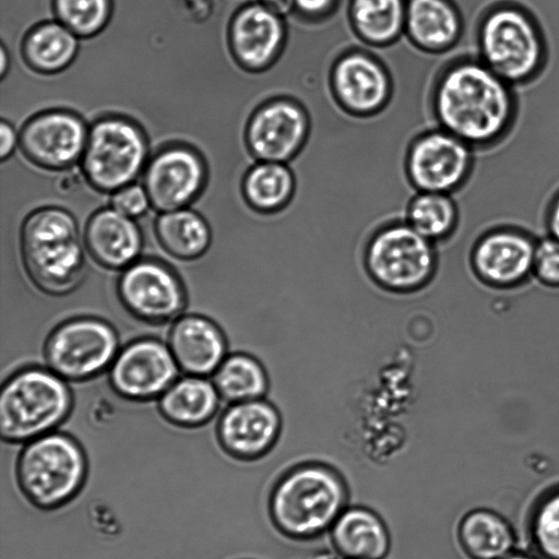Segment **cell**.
<instances>
[{
	"instance_id": "cell-3",
	"label": "cell",
	"mask_w": 559,
	"mask_h": 559,
	"mask_svg": "<svg viewBox=\"0 0 559 559\" xmlns=\"http://www.w3.org/2000/svg\"><path fill=\"white\" fill-rule=\"evenodd\" d=\"M15 481L24 499L44 512L71 503L84 489L88 460L81 443L63 432H48L20 451Z\"/></svg>"
},
{
	"instance_id": "cell-40",
	"label": "cell",
	"mask_w": 559,
	"mask_h": 559,
	"mask_svg": "<svg viewBox=\"0 0 559 559\" xmlns=\"http://www.w3.org/2000/svg\"><path fill=\"white\" fill-rule=\"evenodd\" d=\"M7 62H8L7 52H5L4 47L2 46L1 47V67H0L1 75H4V73H5V70H7V67H8Z\"/></svg>"
},
{
	"instance_id": "cell-22",
	"label": "cell",
	"mask_w": 559,
	"mask_h": 559,
	"mask_svg": "<svg viewBox=\"0 0 559 559\" xmlns=\"http://www.w3.org/2000/svg\"><path fill=\"white\" fill-rule=\"evenodd\" d=\"M333 549L342 559H384L391 550L389 528L373 510L347 507L330 528Z\"/></svg>"
},
{
	"instance_id": "cell-35",
	"label": "cell",
	"mask_w": 559,
	"mask_h": 559,
	"mask_svg": "<svg viewBox=\"0 0 559 559\" xmlns=\"http://www.w3.org/2000/svg\"><path fill=\"white\" fill-rule=\"evenodd\" d=\"M112 207L129 217L142 215L151 204L144 187L128 185L117 190L112 197Z\"/></svg>"
},
{
	"instance_id": "cell-39",
	"label": "cell",
	"mask_w": 559,
	"mask_h": 559,
	"mask_svg": "<svg viewBox=\"0 0 559 559\" xmlns=\"http://www.w3.org/2000/svg\"><path fill=\"white\" fill-rule=\"evenodd\" d=\"M283 17L295 11V0H257Z\"/></svg>"
},
{
	"instance_id": "cell-10",
	"label": "cell",
	"mask_w": 559,
	"mask_h": 559,
	"mask_svg": "<svg viewBox=\"0 0 559 559\" xmlns=\"http://www.w3.org/2000/svg\"><path fill=\"white\" fill-rule=\"evenodd\" d=\"M474 148L450 132L428 130L416 136L405 155V174L417 191H456L472 175Z\"/></svg>"
},
{
	"instance_id": "cell-17",
	"label": "cell",
	"mask_w": 559,
	"mask_h": 559,
	"mask_svg": "<svg viewBox=\"0 0 559 559\" xmlns=\"http://www.w3.org/2000/svg\"><path fill=\"white\" fill-rule=\"evenodd\" d=\"M205 168L189 147L170 146L158 152L144 174V189L151 205L162 212L182 209L201 192Z\"/></svg>"
},
{
	"instance_id": "cell-31",
	"label": "cell",
	"mask_w": 559,
	"mask_h": 559,
	"mask_svg": "<svg viewBox=\"0 0 559 559\" xmlns=\"http://www.w3.org/2000/svg\"><path fill=\"white\" fill-rule=\"evenodd\" d=\"M404 221L436 243L455 231L459 209L449 193L418 191L406 204Z\"/></svg>"
},
{
	"instance_id": "cell-36",
	"label": "cell",
	"mask_w": 559,
	"mask_h": 559,
	"mask_svg": "<svg viewBox=\"0 0 559 559\" xmlns=\"http://www.w3.org/2000/svg\"><path fill=\"white\" fill-rule=\"evenodd\" d=\"M338 0H295V12L308 20L328 17L337 7Z\"/></svg>"
},
{
	"instance_id": "cell-11",
	"label": "cell",
	"mask_w": 559,
	"mask_h": 559,
	"mask_svg": "<svg viewBox=\"0 0 559 559\" xmlns=\"http://www.w3.org/2000/svg\"><path fill=\"white\" fill-rule=\"evenodd\" d=\"M117 288L124 308L150 323H164L176 318L186 304L179 277L169 266L152 259L127 266Z\"/></svg>"
},
{
	"instance_id": "cell-4",
	"label": "cell",
	"mask_w": 559,
	"mask_h": 559,
	"mask_svg": "<svg viewBox=\"0 0 559 559\" xmlns=\"http://www.w3.org/2000/svg\"><path fill=\"white\" fill-rule=\"evenodd\" d=\"M21 253L28 276L47 294L64 295L84 276L78 224L63 209L44 207L27 216L21 230Z\"/></svg>"
},
{
	"instance_id": "cell-30",
	"label": "cell",
	"mask_w": 559,
	"mask_h": 559,
	"mask_svg": "<svg viewBox=\"0 0 559 559\" xmlns=\"http://www.w3.org/2000/svg\"><path fill=\"white\" fill-rule=\"evenodd\" d=\"M155 231L162 247L181 260L199 258L211 241L206 222L198 213L186 209L164 212L156 221Z\"/></svg>"
},
{
	"instance_id": "cell-13",
	"label": "cell",
	"mask_w": 559,
	"mask_h": 559,
	"mask_svg": "<svg viewBox=\"0 0 559 559\" xmlns=\"http://www.w3.org/2000/svg\"><path fill=\"white\" fill-rule=\"evenodd\" d=\"M178 368L169 347L154 338H141L117 354L109 380L119 395L146 401L160 396L175 382Z\"/></svg>"
},
{
	"instance_id": "cell-7",
	"label": "cell",
	"mask_w": 559,
	"mask_h": 559,
	"mask_svg": "<svg viewBox=\"0 0 559 559\" xmlns=\"http://www.w3.org/2000/svg\"><path fill=\"white\" fill-rule=\"evenodd\" d=\"M364 264L376 285L386 292L408 294L428 285L437 273L435 242L405 221L377 229L366 243Z\"/></svg>"
},
{
	"instance_id": "cell-37",
	"label": "cell",
	"mask_w": 559,
	"mask_h": 559,
	"mask_svg": "<svg viewBox=\"0 0 559 559\" xmlns=\"http://www.w3.org/2000/svg\"><path fill=\"white\" fill-rule=\"evenodd\" d=\"M16 140V133L12 126L2 121L0 124V156L2 160L11 155Z\"/></svg>"
},
{
	"instance_id": "cell-23",
	"label": "cell",
	"mask_w": 559,
	"mask_h": 559,
	"mask_svg": "<svg viewBox=\"0 0 559 559\" xmlns=\"http://www.w3.org/2000/svg\"><path fill=\"white\" fill-rule=\"evenodd\" d=\"M405 32L417 48L442 52L461 38L463 17L451 0H407Z\"/></svg>"
},
{
	"instance_id": "cell-8",
	"label": "cell",
	"mask_w": 559,
	"mask_h": 559,
	"mask_svg": "<svg viewBox=\"0 0 559 559\" xmlns=\"http://www.w3.org/2000/svg\"><path fill=\"white\" fill-rule=\"evenodd\" d=\"M146 154V141L138 126L124 118L106 117L88 131L82 168L96 189L117 191L140 174Z\"/></svg>"
},
{
	"instance_id": "cell-27",
	"label": "cell",
	"mask_w": 559,
	"mask_h": 559,
	"mask_svg": "<svg viewBox=\"0 0 559 559\" xmlns=\"http://www.w3.org/2000/svg\"><path fill=\"white\" fill-rule=\"evenodd\" d=\"M406 1L350 0L352 28L370 45H390L405 31Z\"/></svg>"
},
{
	"instance_id": "cell-34",
	"label": "cell",
	"mask_w": 559,
	"mask_h": 559,
	"mask_svg": "<svg viewBox=\"0 0 559 559\" xmlns=\"http://www.w3.org/2000/svg\"><path fill=\"white\" fill-rule=\"evenodd\" d=\"M533 275L549 287H559V240L551 236L536 241Z\"/></svg>"
},
{
	"instance_id": "cell-16",
	"label": "cell",
	"mask_w": 559,
	"mask_h": 559,
	"mask_svg": "<svg viewBox=\"0 0 559 559\" xmlns=\"http://www.w3.org/2000/svg\"><path fill=\"white\" fill-rule=\"evenodd\" d=\"M88 131L76 115L53 110L29 119L20 133V145L33 163L62 169L83 156Z\"/></svg>"
},
{
	"instance_id": "cell-1",
	"label": "cell",
	"mask_w": 559,
	"mask_h": 559,
	"mask_svg": "<svg viewBox=\"0 0 559 559\" xmlns=\"http://www.w3.org/2000/svg\"><path fill=\"white\" fill-rule=\"evenodd\" d=\"M513 87L477 57L453 61L439 74L432 92L439 127L474 150L499 144L516 121Z\"/></svg>"
},
{
	"instance_id": "cell-29",
	"label": "cell",
	"mask_w": 559,
	"mask_h": 559,
	"mask_svg": "<svg viewBox=\"0 0 559 559\" xmlns=\"http://www.w3.org/2000/svg\"><path fill=\"white\" fill-rule=\"evenodd\" d=\"M78 51V38L61 23L47 22L29 31L22 52L26 63L41 73H55L67 68Z\"/></svg>"
},
{
	"instance_id": "cell-32",
	"label": "cell",
	"mask_w": 559,
	"mask_h": 559,
	"mask_svg": "<svg viewBox=\"0 0 559 559\" xmlns=\"http://www.w3.org/2000/svg\"><path fill=\"white\" fill-rule=\"evenodd\" d=\"M528 528L536 550L545 559H559V487L536 502Z\"/></svg>"
},
{
	"instance_id": "cell-15",
	"label": "cell",
	"mask_w": 559,
	"mask_h": 559,
	"mask_svg": "<svg viewBox=\"0 0 559 559\" xmlns=\"http://www.w3.org/2000/svg\"><path fill=\"white\" fill-rule=\"evenodd\" d=\"M536 241L514 227H498L485 233L474 245L471 263L485 284L510 288L533 274Z\"/></svg>"
},
{
	"instance_id": "cell-26",
	"label": "cell",
	"mask_w": 559,
	"mask_h": 559,
	"mask_svg": "<svg viewBox=\"0 0 559 559\" xmlns=\"http://www.w3.org/2000/svg\"><path fill=\"white\" fill-rule=\"evenodd\" d=\"M296 185L294 171L287 163L258 160L245 175L242 192L255 211L271 214L288 204Z\"/></svg>"
},
{
	"instance_id": "cell-38",
	"label": "cell",
	"mask_w": 559,
	"mask_h": 559,
	"mask_svg": "<svg viewBox=\"0 0 559 559\" xmlns=\"http://www.w3.org/2000/svg\"><path fill=\"white\" fill-rule=\"evenodd\" d=\"M546 225L549 236L559 240V190L551 199L547 210Z\"/></svg>"
},
{
	"instance_id": "cell-25",
	"label": "cell",
	"mask_w": 559,
	"mask_h": 559,
	"mask_svg": "<svg viewBox=\"0 0 559 559\" xmlns=\"http://www.w3.org/2000/svg\"><path fill=\"white\" fill-rule=\"evenodd\" d=\"M464 552L472 559H502L515 545L513 528L497 512L475 509L464 515L457 528Z\"/></svg>"
},
{
	"instance_id": "cell-18",
	"label": "cell",
	"mask_w": 559,
	"mask_h": 559,
	"mask_svg": "<svg viewBox=\"0 0 559 559\" xmlns=\"http://www.w3.org/2000/svg\"><path fill=\"white\" fill-rule=\"evenodd\" d=\"M332 94L343 109L365 117L382 109L391 95V81L384 67L358 50L338 57L332 66Z\"/></svg>"
},
{
	"instance_id": "cell-12",
	"label": "cell",
	"mask_w": 559,
	"mask_h": 559,
	"mask_svg": "<svg viewBox=\"0 0 559 559\" xmlns=\"http://www.w3.org/2000/svg\"><path fill=\"white\" fill-rule=\"evenodd\" d=\"M283 429L278 407L264 399L233 403L216 427L221 449L231 459L251 462L263 457L276 444Z\"/></svg>"
},
{
	"instance_id": "cell-20",
	"label": "cell",
	"mask_w": 559,
	"mask_h": 559,
	"mask_svg": "<svg viewBox=\"0 0 559 559\" xmlns=\"http://www.w3.org/2000/svg\"><path fill=\"white\" fill-rule=\"evenodd\" d=\"M168 342L178 367L190 376L213 373L225 359L226 341L222 331L202 316L179 318L169 332Z\"/></svg>"
},
{
	"instance_id": "cell-19",
	"label": "cell",
	"mask_w": 559,
	"mask_h": 559,
	"mask_svg": "<svg viewBox=\"0 0 559 559\" xmlns=\"http://www.w3.org/2000/svg\"><path fill=\"white\" fill-rule=\"evenodd\" d=\"M285 17L258 1L242 5L229 26V45L237 62L250 71L271 66L286 37Z\"/></svg>"
},
{
	"instance_id": "cell-2",
	"label": "cell",
	"mask_w": 559,
	"mask_h": 559,
	"mask_svg": "<svg viewBox=\"0 0 559 559\" xmlns=\"http://www.w3.org/2000/svg\"><path fill=\"white\" fill-rule=\"evenodd\" d=\"M348 487L336 469L308 462L276 480L269 497V513L280 533L308 540L330 531L348 507Z\"/></svg>"
},
{
	"instance_id": "cell-33",
	"label": "cell",
	"mask_w": 559,
	"mask_h": 559,
	"mask_svg": "<svg viewBox=\"0 0 559 559\" xmlns=\"http://www.w3.org/2000/svg\"><path fill=\"white\" fill-rule=\"evenodd\" d=\"M59 22L76 36L90 37L100 32L110 15V0H53Z\"/></svg>"
},
{
	"instance_id": "cell-14",
	"label": "cell",
	"mask_w": 559,
	"mask_h": 559,
	"mask_svg": "<svg viewBox=\"0 0 559 559\" xmlns=\"http://www.w3.org/2000/svg\"><path fill=\"white\" fill-rule=\"evenodd\" d=\"M306 109L296 100L264 103L250 118L246 142L257 160L287 163L299 152L309 133Z\"/></svg>"
},
{
	"instance_id": "cell-24",
	"label": "cell",
	"mask_w": 559,
	"mask_h": 559,
	"mask_svg": "<svg viewBox=\"0 0 559 559\" xmlns=\"http://www.w3.org/2000/svg\"><path fill=\"white\" fill-rule=\"evenodd\" d=\"M219 394L214 383L190 376L175 381L159 399V412L173 425L194 428L216 413Z\"/></svg>"
},
{
	"instance_id": "cell-28",
	"label": "cell",
	"mask_w": 559,
	"mask_h": 559,
	"mask_svg": "<svg viewBox=\"0 0 559 559\" xmlns=\"http://www.w3.org/2000/svg\"><path fill=\"white\" fill-rule=\"evenodd\" d=\"M213 383L219 396L231 403L264 399L271 386L265 366L245 353L225 357L214 372Z\"/></svg>"
},
{
	"instance_id": "cell-21",
	"label": "cell",
	"mask_w": 559,
	"mask_h": 559,
	"mask_svg": "<svg viewBox=\"0 0 559 559\" xmlns=\"http://www.w3.org/2000/svg\"><path fill=\"white\" fill-rule=\"evenodd\" d=\"M85 243L92 258L108 269L127 267L138 258L142 236L131 217L116 209H104L90 218Z\"/></svg>"
},
{
	"instance_id": "cell-5",
	"label": "cell",
	"mask_w": 559,
	"mask_h": 559,
	"mask_svg": "<svg viewBox=\"0 0 559 559\" xmlns=\"http://www.w3.org/2000/svg\"><path fill=\"white\" fill-rule=\"evenodd\" d=\"M477 58L506 82L534 81L547 62V44L538 23L524 10L501 5L483 15L476 28Z\"/></svg>"
},
{
	"instance_id": "cell-9",
	"label": "cell",
	"mask_w": 559,
	"mask_h": 559,
	"mask_svg": "<svg viewBox=\"0 0 559 559\" xmlns=\"http://www.w3.org/2000/svg\"><path fill=\"white\" fill-rule=\"evenodd\" d=\"M118 336L111 325L96 318L63 322L48 336L45 359L49 369L64 380L84 381L112 364Z\"/></svg>"
},
{
	"instance_id": "cell-41",
	"label": "cell",
	"mask_w": 559,
	"mask_h": 559,
	"mask_svg": "<svg viewBox=\"0 0 559 559\" xmlns=\"http://www.w3.org/2000/svg\"><path fill=\"white\" fill-rule=\"evenodd\" d=\"M502 559H536V558L528 556V555H524V554H510Z\"/></svg>"
},
{
	"instance_id": "cell-6",
	"label": "cell",
	"mask_w": 559,
	"mask_h": 559,
	"mask_svg": "<svg viewBox=\"0 0 559 559\" xmlns=\"http://www.w3.org/2000/svg\"><path fill=\"white\" fill-rule=\"evenodd\" d=\"M72 395L51 370L26 368L13 373L0 393V433L10 444L51 432L70 414Z\"/></svg>"
}]
</instances>
